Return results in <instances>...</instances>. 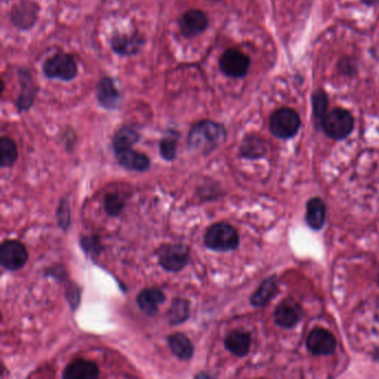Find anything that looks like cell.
<instances>
[{"label":"cell","mask_w":379,"mask_h":379,"mask_svg":"<svg viewBox=\"0 0 379 379\" xmlns=\"http://www.w3.org/2000/svg\"><path fill=\"white\" fill-rule=\"evenodd\" d=\"M267 142L257 135H247L240 144L239 155L247 159H259L267 154Z\"/></svg>","instance_id":"cell-20"},{"label":"cell","mask_w":379,"mask_h":379,"mask_svg":"<svg viewBox=\"0 0 379 379\" xmlns=\"http://www.w3.org/2000/svg\"><path fill=\"white\" fill-rule=\"evenodd\" d=\"M111 50L119 56H134L144 46V38L137 34L116 35L111 42Z\"/></svg>","instance_id":"cell-15"},{"label":"cell","mask_w":379,"mask_h":379,"mask_svg":"<svg viewBox=\"0 0 379 379\" xmlns=\"http://www.w3.org/2000/svg\"><path fill=\"white\" fill-rule=\"evenodd\" d=\"M18 79L21 81V94L17 98L16 107L19 111H27L34 105L35 97L37 95V85L30 72L26 68L18 70Z\"/></svg>","instance_id":"cell-13"},{"label":"cell","mask_w":379,"mask_h":379,"mask_svg":"<svg viewBox=\"0 0 379 379\" xmlns=\"http://www.w3.org/2000/svg\"><path fill=\"white\" fill-rule=\"evenodd\" d=\"M66 290H67V292H66V297H67L70 307H72V310H76L78 305H79V288H78L75 284H72H72L66 288Z\"/></svg>","instance_id":"cell-31"},{"label":"cell","mask_w":379,"mask_h":379,"mask_svg":"<svg viewBox=\"0 0 379 379\" xmlns=\"http://www.w3.org/2000/svg\"><path fill=\"white\" fill-rule=\"evenodd\" d=\"M225 347L237 357L247 356L251 351V337L244 330H232L225 338Z\"/></svg>","instance_id":"cell-18"},{"label":"cell","mask_w":379,"mask_h":379,"mask_svg":"<svg viewBox=\"0 0 379 379\" xmlns=\"http://www.w3.org/2000/svg\"><path fill=\"white\" fill-rule=\"evenodd\" d=\"M57 222L62 230H67L70 226V207L66 199H62L57 210Z\"/></svg>","instance_id":"cell-30"},{"label":"cell","mask_w":379,"mask_h":379,"mask_svg":"<svg viewBox=\"0 0 379 379\" xmlns=\"http://www.w3.org/2000/svg\"><path fill=\"white\" fill-rule=\"evenodd\" d=\"M306 222L312 230H320L326 222V206L322 199L315 197L307 203Z\"/></svg>","instance_id":"cell-21"},{"label":"cell","mask_w":379,"mask_h":379,"mask_svg":"<svg viewBox=\"0 0 379 379\" xmlns=\"http://www.w3.org/2000/svg\"><path fill=\"white\" fill-rule=\"evenodd\" d=\"M189 318V302L183 298H175L168 312V320L171 325H179Z\"/></svg>","instance_id":"cell-25"},{"label":"cell","mask_w":379,"mask_h":379,"mask_svg":"<svg viewBox=\"0 0 379 379\" xmlns=\"http://www.w3.org/2000/svg\"><path fill=\"white\" fill-rule=\"evenodd\" d=\"M208 23V17L204 11L191 9L179 18V30L185 38H193L203 34Z\"/></svg>","instance_id":"cell-9"},{"label":"cell","mask_w":379,"mask_h":379,"mask_svg":"<svg viewBox=\"0 0 379 379\" xmlns=\"http://www.w3.org/2000/svg\"><path fill=\"white\" fill-rule=\"evenodd\" d=\"M117 159L123 167L128 171H148L150 168V159L145 154L130 149L116 152Z\"/></svg>","instance_id":"cell-19"},{"label":"cell","mask_w":379,"mask_h":379,"mask_svg":"<svg viewBox=\"0 0 379 379\" xmlns=\"http://www.w3.org/2000/svg\"><path fill=\"white\" fill-rule=\"evenodd\" d=\"M355 125L353 115L345 109L336 108L330 111L322 120V130L329 138L345 140L351 134Z\"/></svg>","instance_id":"cell-3"},{"label":"cell","mask_w":379,"mask_h":379,"mask_svg":"<svg viewBox=\"0 0 379 379\" xmlns=\"http://www.w3.org/2000/svg\"><path fill=\"white\" fill-rule=\"evenodd\" d=\"M44 75L50 79L70 81L78 74L77 64L69 54H57L48 58L43 66Z\"/></svg>","instance_id":"cell-5"},{"label":"cell","mask_w":379,"mask_h":379,"mask_svg":"<svg viewBox=\"0 0 379 379\" xmlns=\"http://www.w3.org/2000/svg\"><path fill=\"white\" fill-rule=\"evenodd\" d=\"M179 134L174 130H169L168 134L164 137L159 144V152L162 157L168 162L174 160L177 156V140Z\"/></svg>","instance_id":"cell-27"},{"label":"cell","mask_w":379,"mask_h":379,"mask_svg":"<svg viewBox=\"0 0 379 379\" xmlns=\"http://www.w3.org/2000/svg\"><path fill=\"white\" fill-rule=\"evenodd\" d=\"M0 150H1V158H0L1 167H13L18 158V150L15 142L8 137H3L0 140Z\"/></svg>","instance_id":"cell-26"},{"label":"cell","mask_w":379,"mask_h":379,"mask_svg":"<svg viewBox=\"0 0 379 379\" xmlns=\"http://www.w3.org/2000/svg\"><path fill=\"white\" fill-rule=\"evenodd\" d=\"M361 1L367 6H375L379 4V0H361Z\"/></svg>","instance_id":"cell-32"},{"label":"cell","mask_w":379,"mask_h":379,"mask_svg":"<svg viewBox=\"0 0 379 379\" xmlns=\"http://www.w3.org/2000/svg\"><path fill=\"white\" fill-rule=\"evenodd\" d=\"M302 317V307L293 298H285L275 310V322L281 327H295L300 322Z\"/></svg>","instance_id":"cell-11"},{"label":"cell","mask_w":379,"mask_h":379,"mask_svg":"<svg viewBox=\"0 0 379 379\" xmlns=\"http://www.w3.org/2000/svg\"><path fill=\"white\" fill-rule=\"evenodd\" d=\"M251 66V58L238 50H230L224 52L220 60V67L224 75L230 78H243L247 75Z\"/></svg>","instance_id":"cell-6"},{"label":"cell","mask_w":379,"mask_h":379,"mask_svg":"<svg viewBox=\"0 0 379 379\" xmlns=\"http://www.w3.org/2000/svg\"><path fill=\"white\" fill-rule=\"evenodd\" d=\"M205 246L218 253L235 251L239 245L237 230L226 222H217L207 230L204 237Z\"/></svg>","instance_id":"cell-2"},{"label":"cell","mask_w":379,"mask_h":379,"mask_svg":"<svg viewBox=\"0 0 379 379\" xmlns=\"http://www.w3.org/2000/svg\"><path fill=\"white\" fill-rule=\"evenodd\" d=\"M166 300L163 290L158 288H146L140 293L137 297L138 307L146 315L155 316L158 312L159 305L164 304Z\"/></svg>","instance_id":"cell-17"},{"label":"cell","mask_w":379,"mask_h":379,"mask_svg":"<svg viewBox=\"0 0 379 379\" xmlns=\"http://www.w3.org/2000/svg\"><path fill=\"white\" fill-rule=\"evenodd\" d=\"M277 290H278V283H277L276 277L273 276L265 279L261 286L258 287L255 294L251 296V304L254 307H264L277 294Z\"/></svg>","instance_id":"cell-22"},{"label":"cell","mask_w":379,"mask_h":379,"mask_svg":"<svg viewBox=\"0 0 379 379\" xmlns=\"http://www.w3.org/2000/svg\"><path fill=\"white\" fill-rule=\"evenodd\" d=\"M191 251L185 245H169L162 248L159 254V265L169 273L183 271L189 263Z\"/></svg>","instance_id":"cell-7"},{"label":"cell","mask_w":379,"mask_h":379,"mask_svg":"<svg viewBox=\"0 0 379 379\" xmlns=\"http://www.w3.org/2000/svg\"><path fill=\"white\" fill-rule=\"evenodd\" d=\"M140 136L136 129L130 126H123L117 130L113 140L115 154L123 150L130 149L134 145L140 142Z\"/></svg>","instance_id":"cell-24"},{"label":"cell","mask_w":379,"mask_h":379,"mask_svg":"<svg viewBox=\"0 0 379 379\" xmlns=\"http://www.w3.org/2000/svg\"><path fill=\"white\" fill-rule=\"evenodd\" d=\"M168 345L176 357L188 361L193 356V346L189 338L181 333H176L168 338Z\"/></svg>","instance_id":"cell-23"},{"label":"cell","mask_w":379,"mask_h":379,"mask_svg":"<svg viewBox=\"0 0 379 379\" xmlns=\"http://www.w3.org/2000/svg\"><path fill=\"white\" fill-rule=\"evenodd\" d=\"M101 372L94 361L86 359H76L64 369L62 377L64 379H96Z\"/></svg>","instance_id":"cell-16"},{"label":"cell","mask_w":379,"mask_h":379,"mask_svg":"<svg viewBox=\"0 0 379 379\" xmlns=\"http://www.w3.org/2000/svg\"><path fill=\"white\" fill-rule=\"evenodd\" d=\"M125 207V200L118 193H108L105 197V209L111 217L118 216Z\"/></svg>","instance_id":"cell-29"},{"label":"cell","mask_w":379,"mask_h":379,"mask_svg":"<svg viewBox=\"0 0 379 379\" xmlns=\"http://www.w3.org/2000/svg\"><path fill=\"white\" fill-rule=\"evenodd\" d=\"M302 126L300 115L292 108H281L271 116L269 129L271 134L281 140H289L296 136Z\"/></svg>","instance_id":"cell-4"},{"label":"cell","mask_w":379,"mask_h":379,"mask_svg":"<svg viewBox=\"0 0 379 379\" xmlns=\"http://www.w3.org/2000/svg\"><path fill=\"white\" fill-rule=\"evenodd\" d=\"M28 261L26 247L17 240H7L0 249V263L7 271H16L23 268Z\"/></svg>","instance_id":"cell-8"},{"label":"cell","mask_w":379,"mask_h":379,"mask_svg":"<svg viewBox=\"0 0 379 379\" xmlns=\"http://www.w3.org/2000/svg\"><path fill=\"white\" fill-rule=\"evenodd\" d=\"M375 356H379V351H376V353H375ZM379 361V359H378Z\"/></svg>","instance_id":"cell-33"},{"label":"cell","mask_w":379,"mask_h":379,"mask_svg":"<svg viewBox=\"0 0 379 379\" xmlns=\"http://www.w3.org/2000/svg\"><path fill=\"white\" fill-rule=\"evenodd\" d=\"M312 109H314V115H315L316 118L318 120H320L322 123L324 117L327 115V108H328V97L327 94L325 91H322V89H318L312 95Z\"/></svg>","instance_id":"cell-28"},{"label":"cell","mask_w":379,"mask_h":379,"mask_svg":"<svg viewBox=\"0 0 379 379\" xmlns=\"http://www.w3.org/2000/svg\"><path fill=\"white\" fill-rule=\"evenodd\" d=\"M227 137L222 124L213 120H200L191 127L187 145L193 152L201 155H209L224 144Z\"/></svg>","instance_id":"cell-1"},{"label":"cell","mask_w":379,"mask_h":379,"mask_svg":"<svg viewBox=\"0 0 379 379\" xmlns=\"http://www.w3.org/2000/svg\"><path fill=\"white\" fill-rule=\"evenodd\" d=\"M336 338L333 334L322 328H315L307 338V349L317 356H328L336 351Z\"/></svg>","instance_id":"cell-10"},{"label":"cell","mask_w":379,"mask_h":379,"mask_svg":"<svg viewBox=\"0 0 379 379\" xmlns=\"http://www.w3.org/2000/svg\"><path fill=\"white\" fill-rule=\"evenodd\" d=\"M38 6L30 1L17 4L11 11V21L17 28L27 30L34 27L37 21Z\"/></svg>","instance_id":"cell-14"},{"label":"cell","mask_w":379,"mask_h":379,"mask_svg":"<svg viewBox=\"0 0 379 379\" xmlns=\"http://www.w3.org/2000/svg\"><path fill=\"white\" fill-rule=\"evenodd\" d=\"M97 101L103 108L116 111L122 105V94L119 93L114 79L103 77L97 85Z\"/></svg>","instance_id":"cell-12"}]
</instances>
